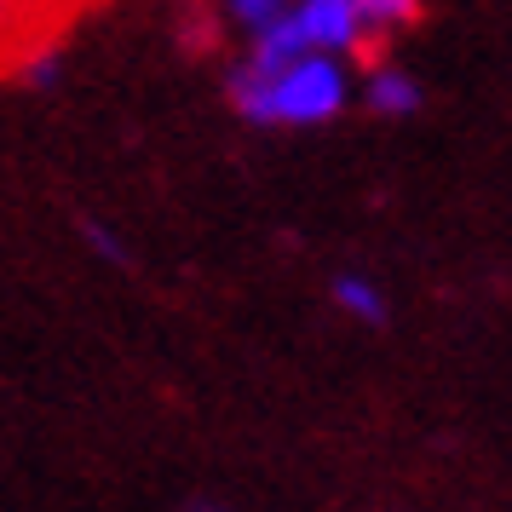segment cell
Here are the masks:
<instances>
[{
  "mask_svg": "<svg viewBox=\"0 0 512 512\" xmlns=\"http://www.w3.org/2000/svg\"><path fill=\"white\" fill-rule=\"evenodd\" d=\"M231 104H236V116L259 121V127H277V121L311 127V121L340 116V104H346V75H340V64L323 58V52L294 58V64L282 75H271V81H254L248 70H231Z\"/></svg>",
  "mask_w": 512,
  "mask_h": 512,
  "instance_id": "6da1fadb",
  "label": "cell"
},
{
  "mask_svg": "<svg viewBox=\"0 0 512 512\" xmlns=\"http://www.w3.org/2000/svg\"><path fill=\"white\" fill-rule=\"evenodd\" d=\"M294 24L305 35V52H340L363 41V24H357V6L351 0H300Z\"/></svg>",
  "mask_w": 512,
  "mask_h": 512,
  "instance_id": "7a4b0ae2",
  "label": "cell"
},
{
  "mask_svg": "<svg viewBox=\"0 0 512 512\" xmlns=\"http://www.w3.org/2000/svg\"><path fill=\"white\" fill-rule=\"evenodd\" d=\"M294 58H305V35H300V24H294V12H282V18H271L265 29H254V52H248L242 70L254 75V81H271V75H282Z\"/></svg>",
  "mask_w": 512,
  "mask_h": 512,
  "instance_id": "3957f363",
  "label": "cell"
},
{
  "mask_svg": "<svg viewBox=\"0 0 512 512\" xmlns=\"http://www.w3.org/2000/svg\"><path fill=\"white\" fill-rule=\"evenodd\" d=\"M369 104L380 110V116H409V110L420 104L415 75H403V70H392V64H380V70L369 75Z\"/></svg>",
  "mask_w": 512,
  "mask_h": 512,
  "instance_id": "277c9868",
  "label": "cell"
},
{
  "mask_svg": "<svg viewBox=\"0 0 512 512\" xmlns=\"http://www.w3.org/2000/svg\"><path fill=\"white\" fill-rule=\"evenodd\" d=\"M334 305L351 311L357 323H386V300H380V288L363 282V277H340L334 282Z\"/></svg>",
  "mask_w": 512,
  "mask_h": 512,
  "instance_id": "5b68a950",
  "label": "cell"
},
{
  "mask_svg": "<svg viewBox=\"0 0 512 512\" xmlns=\"http://www.w3.org/2000/svg\"><path fill=\"white\" fill-rule=\"evenodd\" d=\"M357 6V24L380 35V29H397V24H415L420 18V0H351Z\"/></svg>",
  "mask_w": 512,
  "mask_h": 512,
  "instance_id": "8992f818",
  "label": "cell"
},
{
  "mask_svg": "<svg viewBox=\"0 0 512 512\" xmlns=\"http://www.w3.org/2000/svg\"><path fill=\"white\" fill-rule=\"evenodd\" d=\"M231 12H236L248 29H265L271 18H282V0H231Z\"/></svg>",
  "mask_w": 512,
  "mask_h": 512,
  "instance_id": "52a82bcc",
  "label": "cell"
},
{
  "mask_svg": "<svg viewBox=\"0 0 512 512\" xmlns=\"http://www.w3.org/2000/svg\"><path fill=\"white\" fill-rule=\"evenodd\" d=\"M87 242H93L104 259H116V265H127V248L116 242V231H104V225H87Z\"/></svg>",
  "mask_w": 512,
  "mask_h": 512,
  "instance_id": "ba28073f",
  "label": "cell"
},
{
  "mask_svg": "<svg viewBox=\"0 0 512 512\" xmlns=\"http://www.w3.org/2000/svg\"><path fill=\"white\" fill-rule=\"evenodd\" d=\"M29 81H35V87H52V81H58V64H52V58L29 64Z\"/></svg>",
  "mask_w": 512,
  "mask_h": 512,
  "instance_id": "9c48e42d",
  "label": "cell"
},
{
  "mask_svg": "<svg viewBox=\"0 0 512 512\" xmlns=\"http://www.w3.org/2000/svg\"><path fill=\"white\" fill-rule=\"evenodd\" d=\"M196 512H219V507H196Z\"/></svg>",
  "mask_w": 512,
  "mask_h": 512,
  "instance_id": "30bf717a",
  "label": "cell"
}]
</instances>
